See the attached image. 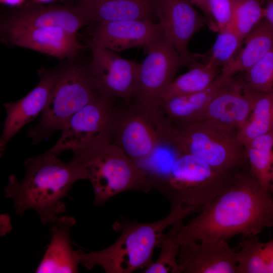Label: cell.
I'll return each mask as SVG.
<instances>
[{
  "instance_id": "3957f363",
  "label": "cell",
  "mask_w": 273,
  "mask_h": 273,
  "mask_svg": "<svg viewBox=\"0 0 273 273\" xmlns=\"http://www.w3.org/2000/svg\"><path fill=\"white\" fill-rule=\"evenodd\" d=\"M190 216L177 208H171L169 213L158 221L144 223L121 220L114 227L121 234L107 248L86 253L77 251L79 263L90 269L97 265L108 273H131L145 269L154 261L153 253L159 247L164 231L169 226Z\"/></svg>"
},
{
  "instance_id": "8d00e7d4",
  "label": "cell",
  "mask_w": 273,
  "mask_h": 273,
  "mask_svg": "<svg viewBox=\"0 0 273 273\" xmlns=\"http://www.w3.org/2000/svg\"><path fill=\"white\" fill-rule=\"evenodd\" d=\"M270 190L273 194V167L271 173Z\"/></svg>"
},
{
  "instance_id": "6da1fadb",
  "label": "cell",
  "mask_w": 273,
  "mask_h": 273,
  "mask_svg": "<svg viewBox=\"0 0 273 273\" xmlns=\"http://www.w3.org/2000/svg\"><path fill=\"white\" fill-rule=\"evenodd\" d=\"M188 223L179 221L167 235L180 246L190 241H228L237 235L256 236L273 226V194L249 173H240Z\"/></svg>"
},
{
  "instance_id": "cb8c5ba5",
  "label": "cell",
  "mask_w": 273,
  "mask_h": 273,
  "mask_svg": "<svg viewBox=\"0 0 273 273\" xmlns=\"http://www.w3.org/2000/svg\"><path fill=\"white\" fill-rule=\"evenodd\" d=\"M195 63L192 64L188 71L174 79L165 88L161 95L160 102L172 97L202 91L209 86L219 75L218 67L211 62Z\"/></svg>"
},
{
  "instance_id": "8fae6325",
  "label": "cell",
  "mask_w": 273,
  "mask_h": 273,
  "mask_svg": "<svg viewBox=\"0 0 273 273\" xmlns=\"http://www.w3.org/2000/svg\"><path fill=\"white\" fill-rule=\"evenodd\" d=\"M90 49L92 59L87 68L99 94L114 101L119 99L130 104L136 90L140 63L109 49Z\"/></svg>"
},
{
  "instance_id": "83f0119b",
  "label": "cell",
  "mask_w": 273,
  "mask_h": 273,
  "mask_svg": "<svg viewBox=\"0 0 273 273\" xmlns=\"http://www.w3.org/2000/svg\"><path fill=\"white\" fill-rule=\"evenodd\" d=\"M218 33L208 61L223 68L234 59L244 40L231 26Z\"/></svg>"
},
{
  "instance_id": "d590c367",
  "label": "cell",
  "mask_w": 273,
  "mask_h": 273,
  "mask_svg": "<svg viewBox=\"0 0 273 273\" xmlns=\"http://www.w3.org/2000/svg\"><path fill=\"white\" fill-rule=\"evenodd\" d=\"M34 3L37 4H44V3H48L50 2H52L53 1H55L57 0H32ZM79 1H84L86 0H78Z\"/></svg>"
},
{
  "instance_id": "e575fe53",
  "label": "cell",
  "mask_w": 273,
  "mask_h": 273,
  "mask_svg": "<svg viewBox=\"0 0 273 273\" xmlns=\"http://www.w3.org/2000/svg\"><path fill=\"white\" fill-rule=\"evenodd\" d=\"M25 0H0L2 4L11 7L21 6Z\"/></svg>"
},
{
  "instance_id": "ac0fdd59",
  "label": "cell",
  "mask_w": 273,
  "mask_h": 273,
  "mask_svg": "<svg viewBox=\"0 0 273 273\" xmlns=\"http://www.w3.org/2000/svg\"><path fill=\"white\" fill-rule=\"evenodd\" d=\"M13 46L32 50L59 59L74 56L83 47L77 35L58 27L12 30L1 32Z\"/></svg>"
},
{
  "instance_id": "d4e9b609",
  "label": "cell",
  "mask_w": 273,
  "mask_h": 273,
  "mask_svg": "<svg viewBox=\"0 0 273 273\" xmlns=\"http://www.w3.org/2000/svg\"><path fill=\"white\" fill-rule=\"evenodd\" d=\"M273 130V89L261 94L256 100L252 112L244 125L238 131L240 143Z\"/></svg>"
},
{
  "instance_id": "ffe728a7",
  "label": "cell",
  "mask_w": 273,
  "mask_h": 273,
  "mask_svg": "<svg viewBox=\"0 0 273 273\" xmlns=\"http://www.w3.org/2000/svg\"><path fill=\"white\" fill-rule=\"evenodd\" d=\"M232 79H226L219 73L213 83L202 91L161 101L159 112L167 122L173 125L183 127L192 123Z\"/></svg>"
},
{
  "instance_id": "603a6c76",
  "label": "cell",
  "mask_w": 273,
  "mask_h": 273,
  "mask_svg": "<svg viewBox=\"0 0 273 273\" xmlns=\"http://www.w3.org/2000/svg\"><path fill=\"white\" fill-rule=\"evenodd\" d=\"M242 145L251 174L263 187L270 190L273 167V130Z\"/></svg>"
},
{
  "instance_id": "f1b7e54d",
  "label": "cell",
  "mask_w": 273,
  "mask_h": 273,
  "mask_svg": "<svg viewBox=\"0 0 273 273\" xmlns=\"http://www.w3.org/2000/svg\"><path fill=\"white\" fill-rule=\"evenodd\" d=\"M244 86L250 91L267 93L273 89V48L246 71Z\"/></svg>"
},
{
  "instance_id": "484cf974",
  "label": "cell",
  "mask_w": 273,
  "mask_h": 273,
  "mask_svg": "<svg viewBox=\"0 0 273 273\" xmlns=\"http://www.w3.org/2000/svg\"><path fill=\"white\" fill-rule=\"evenodd\" d=\"M264 18L261 0H234L231 26L243 40Z\"/></svg>"
},
{
  "instance_id": "7c38bea8",
  "label": "cell",
  "mask_w": 273,
  "mask_h": 273,
  "mask_svg": "<svg viewBox=\"0 0 273 273\" xmlns=\"http://www.w3.org/2000/svg\"><path fill=\"white\" fill-rule=\"evenodd\" d=\"M159 23L168 40L187 65L196 62L198 56L189 50L193 35L207 22L190 0H155Z\"/></svg>"
},
{
  "instance_id": "9c48e42d",
  "label": "cell",
  "mask_w": 273,
  "mask_h": 273,
  "mask_svg": "<svg viewBox=\"0 0 273 273\" xmlns=\"http://www.w3.org/2000/svg\"><path fill=\"white\" fill-rule=\"evenodd\" d=\"M115 105V101L99 95L71 116L57 142L45 153L57 156L67 150L73 153L111 141Z\"/></svg>"
},
{
  "instance_id": "4dcf8cb0",
  "label": "cell",
  "mask_w": 273,
  "mask_h": 273,
  "mask_svg": "<svg viewBox=\"0 0 273 273\" xmlns=\"http://www.w3.org/2000/svg\"><path fill=\"white\" fill-rule=\"evenodd\" d=\"M218 32L231 26L234 0H206Z\"/></svg>"
},
{
  "instance_id": "2e32d148",
  "label": "cell",
  "mask_w": 273,
  "mask_h": 273,
  "mask_svg": "<svg viewBox=\"0 0 273 273\" xmlns=\"http://www.w3.org/2000/svg\"><path fill=\"white\" fill-rule=\"evenodd\" d=\"M261 94L249 90L243 84H235L232 79L193 123L207 122L237 132L249 118Z\"/></svg>"
},
{
  "instance_id": "7a4b0ae2",
  "label": "cell",
  "mask_w": 273,
  "mask_h": 273,
  "mask_svg": "<svg viewBox=\"0 0 273 273\" xmlns=\"http://www.w3.org/2000/svg\"><path fill=\"white\" fill-rule=\"evenodd\" d=\"M25 174L21 180L15 175L9 177L4 189L7 198L14 202L16 213L22 216L33 209L43 224L53 223L66 210L62 199L77 180L85 179L81 168L70 161L44 153L28 158L24 162Z\"/></svg>"
},
{
  "instance_id": "30bf717a",
  "label": "cell",
  "mask_w": 273,
  "mask_h": 273,
  "mask_svg": "<svg viewBox=\"0 0 273 273\" xmlns=\"http://www.w3.org/2000/svg\"><path fill=\"white\" fill-rule=\"evenodd\" d=\"M128 109L115 105L111 127V142L136 163L147 158L162 140V116L136 104Z\"/></svg>"
},
{
  "instance_id": "44dd1931",
  "label": "cell",
  "mask_w": 273,
  "mask_h": 273,
  "mask_svg": "<svg viewBox=\"0 0 273 273\" xmlns=\"http://www.w3.org/2000/svg\"><path fill=\"white\" fill-rule=\"evenodd\" d=\"M75 223L74 217L66 216L58 217L52 223L51 241L35 272H78L77 251L73 250L70 239Z\"/></svg>"
},
{
  "instance_id": "9a60e30c",
  "label": "cell",
  "mask_w": 273,
  "mask_h": 273,
  "mask_svg": "<svg viewBox=\"0 0 273 273\" xmlns=\"http://www.w3.org/2000/svg\"><path fill=\"white\" fill-rule=\"evenodd\" d=\"M37 85L21 99L3 105L6 117L0 139L1 156L9 141L26 124L42 113L52 96L57 69L39 70Z\"/></svg>"
},
{
  "instance_id": "8992f818",
  "label": "cell",
  "mask_w": 273,
  "mask_h": 273,
  "mask_svg": "<svg viewBox=\"0 0 273 273\" xmlns=\"http://www.w3.org/2000/svg\"><path fill=\"white\" fill-rule=\"evenodd\" d=\"M161 134L178 153L193 156L218 171L239 173L236 169L248 163L237 132L214 124L199 121L178 127L164 119Z\"/></svg>"
},
{
  "instance_id": "d6986e66",
  "label": "cell",
  "mask_w": 273,
  "mask_h": 273,
  "mask_svg": "<svg viewBox=\"0 0 273 273\" xmlns=\"http://www.w3.org/2000/svg\"><path fill=\"white\" fill-rule=\"evenodd\" d=\"M76 7L89 24L156 18L155 0H86Z\"/></svg>"
},
{
  "instance_id": "7402d4cb",
  "label": "cell",
  "mask_w": 273,
  "mask_h": 273,
  "mask_svg": "<svg viewBox=\"0 0 273 273\" xmlns=\"http://www.w3.org/2000/svg\"><path fill=\"white\" fill-rule=\"evenodd\" d=\"M244 46L220 73L226 79L245 72L273 48V26L264 18L245 38Z\"/></svg>"
},
{
  "instance_id": "74e56055",
  "label": "cell",
  "mask_w": 273,
  "mask_h": 273,
  "mask_svg": "<svg viewBox=\"0 0 273 273\" xmlns=\"http://www.w3.org/2000/svg\"><path fill=\"white\" fill-rule=\"evenodd\" d=\"M271 1H273V0H267V3L268 2H270Z\"/></svg>"
},
{
  "instance_id": "5b68a950",
  "label": "cell",
  "mask_w": 273,
  "mask_h": 273,
  "mask_svg": "<svg viewBox=\"0 0 273 273\" xmlns=\"http://www.w3.org/2000/svg\"><path fill=\"white\" fill-rule=\"evenodd\" d=\"M71 160L83 171L94 194V202L101 205L128 191L148 193L152 190L147 173L111 141L73 152Z\"/></svg>"
},
{
  "instance_id": "5bb4252c",
  "label": "cell",
  "mask_w": 273,
  "mask_h": 273,
  "mask_svg": "<svg viewBox=\"0 0 273 273\" xmlns=\"http://www.w3.org/2000/svg\"><path fill=\"white\" fill-rule=\"evenodd\" d=\"M237 250L223 240L185 243L179 248L178 273H238Z\"/></svg>"
},
{
  "instance_id": "d6a6232c",
  "label": "cell",
  "mask_w": 273,
  "mask_h": 273,
  "mask_svg": "<svg viewBox=\"0 0 273 273\" xmlns=\"http://www.w3.org/2000/svg\"><path fill=\"white\" fill-rule=\"evenodd\" d=\"M263 250L268 273H273V240L263 243Z\"/></svg>"
},
{
  "instance_id": "1f68e13d",
  "label": "cell",
  "mask_w": 273,
  "mask_h": 273,
  "mask_svg": "<svg viewBox=\"0 0 273 273\" xmlns=\"http://www.w3.org/2000/svg\"><path fill=\"white\" fill-rule=\"evenodd\" d=\"M194 5L197 6L203 13L210 28L217 31L216 25L210 13L206 0H190Z\"/></svg>"
},
{
  "instance_id": "ba28073f",
  "label": "cell",
  "mask_w": 273,
  "mask_h": 273,
  "mask_svg": "<svg viewBox=\"0 0 273 273\" xmlns=\"http://www.w3.org/2000/svg\"><path fill=\"white\" fill-rule=\"evenodd\" d=\"M146 57L139 72L133 103L152 113H158L161 95L187 65L162 32L145 47Z\"/></svg>"
},
{
  "instance_id": "836d02e7",
  "label": "cell",
  "mask_w": 273,
  "mask_h": 273,
  "mask_svg": "<svg viewBox=\"0 0 273 273\" xmlns=\"http://www.w3.org/2000/svg\"><path fill=\"white\" fill-rule=\"evenodd\" d=\"M264 11L265 18L273 26V1L267 3Z\"/></svg>"
},
{
  "instance_id": "f546056e",
  "label": "cell",
  "mask_w": 273,
  "mask_h": 273,
  "mask_svg": "<svg viewBox=\"0 0 273 273\" xmlns=\"http://www.w3.org/2000/svg\"><path fill=\"white\" fill-rule=\"evenodd\" d=\"M159 247L161 250L157 259L142 272L178 273L177 259L180 246L164 234Z\"/></svg>"
},
{
  "instance_id": "4316f807",
  "label": "cell",
  "mask_w": 273,
  "mask_h": 273,
  "mask_svg": "<svg viewBox=\"0 0 273 273\" xmlns=\"http://www.w3.org/2000/svg\"><path fill=\"white\" fill-rule=\"evenodd\" d=\"M248 237L237 250L238 273H268L263 243L256 236Z\"/></svg>"
},
{
  "instance_id": "4fadbf2b",
  "label": "cell",
  "mask_w": 273,
  "mask_h": 273,
  "mask_svg": "<svg viewBox=\"0 0 273 273\" xmlns=\"http://www.w3.org/2000/svg\"><path fill=\"white\" fill-rule=\"evenodd\" d=\"M89 24L76 6L34 3L19 8L1 18V32L28 28L58 27L77 35Z\"/></svg>"
},
{
  "instance_id": "e0dca14e",
  "label": "cell",
  "mask_w": 273,
  "mask_h": 273,
  "mask_svg": "<svg viewBox=\"0 0 273 273\" xmlns=\"http://www.w3.org/2000/svg\"><path fill=\"white\" fill-rule=\"evenodd\" d=\"M88 42L90 48L101 47L115 52L145 47L163 31L151 20H123L94 24Z\"/></svg>"
},
{
  "instance_id": "52a82bcc",
  "label": "cell",
  "mask_w": 273,
  "mask_h": 273,
  "mask_svg": "<svg viewBox=\"0 0 273 273\" xmlns=\"http://www.w3.org/2000/svg\"><path fill=\"white\" fill-rule=\"evenodd\" d=\"M99 95L87 67L71 64L57 69L49 102L38 122L27 132L32 143L37 144L61 130L72 115Z\"/></svg>"
},
{
  "instance_id": "277c9868",
  "label": "cell",
  "mask_w": 273,
  "mask_h": 273,
  "mask_svg": "<svg viewBox=\"0 0 273 273\" xmlns=\"http://www.w3.org/2000/svg\"><path fill=\"white\" fill-rule=\"evenodd\" d=\"M238 174L218 171L202 160L179 153L167 174L154 182L152 190L163 194L171 208L191 215L200 212L233 184Z\"/></svg>"
}]
</instances>
